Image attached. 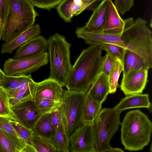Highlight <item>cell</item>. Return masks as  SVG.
<instances>
[{
	"mask_svg": "<svg viewBox=\"0 0 152 152\" xmlns=\"http://www.w3.org/2000/svg\"><path fill=\"white\" fill-rule=\"evenodd\" d=\"M0 144L4 152H22L26 144L20 139L0 128Z\"/></svg>",
	"mask_w": 152,
	"mask_h": 152,
	"instance_id": "7402d4cb",
	"label": "cell"
},
{
	"mask_svg": "<svg viewBox=\"0 0 152 152\" xmlns=\"http://www.w3.org/2000/svg\"><path fill=\"white\" fill-rule=\"evenodd\" d=\"M34 102L42 115L50 113L62 104V101L47 99H42Z\"/></svg>",
	"mask_w": 152,
	"mask_h": 152,
	"instance_id": "1f68e13d",
	"label": "cell"
},
{
	"mask_svg": "<svg viewBox=\"0 0 152 152\" xmlns=\"http://www.w3.org/2000/svg\"><path fill=\"white\" fill-rule=\"evenodd\" d=\"M70 152H95L92 123H83L69 138Z\"/></svg>",
	"mask_w": 152,
	"mask_h": 152,
	"instance_id": "9c48e42d",
	"label": "cell"
},
{
	"mask_svg": "<svg viewBox=\"0 0 152 152\" xmlns=\"http://www.w3.org/2000/svg\"><path fill=\"white\" fill-rule=\"evenodd\" d=\"M32 143L36 152H58L51 138L43 137L33 133Z\"/></svg>",
	"mask_w": 152,
	"mask_h": 152,
	"instance_id": "484cf974",
	"label": "cell"
},
{
	"mask_svg": "<svg viewBox=\"0 0 152 152\" xmlns=\"http://www.w3.org/2000/svg\"><path fill=\"white\" fill-rule=\"evenodd\" d=\"M35 83L31 74L27 75L18 87L7 94L11 106L23 101L33 99Z\"/></svg>",
	"mask_w": 152,
	"mask_h": 152,
	"instance_id": "2e32d148",
	"label": "cell"
},
{
	"mask_svg": "<svg viewBox=\"0 0 152 152\" xmlns=\"http://www.w3.org/2000/svg\"><path fill=\"white\" fill-rule=\"evenodd\" d=\"M33 133L43 137L51 138L56 129L51 121L49 113L42 115L31 129Z\"/></svg>",
	"mask_w": 152,
	"mask_h": 152,
	"instance_id": "cb8c5ba5",
	"label": "cell"
},
{
	"mask_svg": "<svg viewBox=\"0 0 152 152\" xmlns=\"http://www.w3.org/2000/svg\"><path fill=\"white\" fill-rule=\"evenodd\" d=\"M87 92L64 90L61 105V126L67 141L83 123V104Z\"/></svg>",
	"mask_w": 152,
	"mask_h": 152,
	"instance_id": "8992f818",
	"label": "cell"
},
{
	"mask_svg": "<svg viewBox=\"0 0 152 152\" xmlns=\"http://www.w3.org/2000/svg\"><path fill=\"white\" fill-rule=\"evenodd\" d=\"M48 41L42 35H39L25 42L17 48L14 59L36 55L47 52Z\"/></svg>",
	"mask_w": 152,
	"mask_h": 152,
	"instance_id": "9a60e30c",
	"label": "cell"
},
{
	"mask_svg": "<svg viewBox=\"0 0 152 152\" xmlns=\"http://www.w3.org/2000/svg\"><path fill=\"white\" fill-rule=\"evenodd\" d=\"M106 152H124L123 149L120 148H114L111 147Z\"/></svg>",
	"mask_w": 152,
	"mask_h": 152,
	"instance_id": "b9f144b4",
	"label": "cell"
},
{
	"mask_svg": "<svg viewBox=\"0 0 152 152\" xmlns=\"http://www.w3.org/2000/svg\"><path fill=\"white\" fill-rule=\"evenodd\" d=\"M134 19H125L121 17L112 0H110L102 32L112 35L121 36L125 28Z\"/></svg>",
	"mask_w": 152,
	"mask_h": 152,
	"instance_id": "7c38bea8",
	"label": "cell"
},
{
	"mask_svg": "<svg viewBox=\"0 0 152 152\" xmlns=\"http://www.w3.org/2000/svg\"><path fill=\"white\" fill-rule=\"evenodd\" d=\"M103 50L107 52L116 58H119L122 61L125 52V49L119 45L111 43L105 44L101 45Z\"/></svg>",
	"mask_w": 152,
	"mask_h": 152,
	"instance_id": "d6a6232c",
	"label": "cell"
},
{
	"mask_svg": "<svg viewBox=\"0 0 152 152\" xmlns=\"http://www.w3.org/2000/svg\"><path fill=\"white\" fill-rule=\"evenodd\" d=\"M5 75V74L3 71L0 68V84L3 80Z\"/></svg>",
	"mask_w": 152,
	"mask_h": 152,
	"instance_id": "7bdbcfd3",
	"label": "cell"
},
{
	"mask_svg": "<svg viewBox=\"0 0 152 152\" xmlns=\"http://www.w3.org/2000/svg\"><path fill=\"white\" fill-rule=\"evenodd\" d=\"M1 25H3L2 24V23H1V21L0 20V26H1Z\"/></svg>",
	"mask_w": 152,
	"mask_h": 152,
	"instance_id": "7dc6e473",
	"label": "cell"
},
{
	"mask_svg": "<svg viewBox=\"0 0 152 152\" xmlns=\"http://www.w3.org/2000/svg\"><path fill=\"white\" fill-rule=\"evenodd\" d=\"M141 107L149 109L151 107L148 94H137L126 96L113 108L121 113L128 109Z\"/></svg>",
	"mask_w": 152,
	"mask_h": 152,
	"instance_id": "d6986e66",
	"label": "cell"
},
{
	"mask_svg": "<svg viewBox=\"0 0 152 152\" xmlns=\"http://www.w3.org/2000/svg\"><path fill=\"white\" fill-rule=\"evenodd\" d=\"M134 0H114V5L122 15L129 11L134 5Z\"/></svg>",
	"mask_w": 152,
	"mask_h": 152,
	"instance_id": "836d02e7",
	"label": "cell"
},
{
	"mask_svg": "<svg viewBox=\"0 0 152 152\" xmlns=\"http://www.w3.org/2000/svg\"><path fill=\"white\" fill-rule=\"evenodd\" d=\"M10 6V0H0V20L3 27L6 22Z\"/></svg>",
	"mask_w": 152,
	"mask_h": 152,
	"instance_id": "8d00e7d4",
	"label": "cell"
},
{
	"mask_svg": "<svg viewBox=\"0 0 152 152\" xmlns=\"http://www.w3.org/2000/svg\"><path fill=\"white\" fill-rule=\"evenodd\" d=\"M101 0H82L83 4H86L88 6V10H93L95 7V5L98 1Z\"/></svg>",
	"mask_w": 152,
	"mask_h": 152,
	"instance_id": "ab89813d",
	"label": "cell"
},
{
	"mask_svg": "<svg viewBox=\"0 0 152 152\" xmlns=\"http://www.w3.org/2000/svg\"><path fill=\"white\" fill-rule=\"evenodd\" d=\"M102 105L87 92L83 106V123H93L102 110Z\"/></svg>",
	"mask_w": 152,
	"mask_h": 152,
	"instance_id": "603a6c76",
	"label": "cell"
},
{
	"mask_svg": "<svg viewBox=\"0 0 152 152\" xmlns=\"http://www.w3.org/2000/svg\"><path fill=\"white\" fill-rule=\"evenodd\" d=\"M121 126V140L126 150L140 151L150 142L152 123L140 110H133L127 113Z\"/></svg>",
	"mask_w": 152,
	"mask_h": 152,
	"instance_id": "7a4b0ae2",
	"label": "cell"
},
{
	"mask_svg": "<svg viewBox=\"0 0 152 152\" xmlns=\"http://www.w3.org/2000/svg\"><path fill=\"white\" fill-rule=\"evenodd\" d=\"M99 45L84 49L72 66L65 87L67 90L87 92L101 71L104 56Z\"/></svg>",
	"mask_w": 152,
	"mask_h": 152,
	"instance_id": "6da1fadb",
	"label": "cell"
},
{
	"mask_svg": "<svg viewBox=\"0 0 152 152\" xmlns=\"http://www.w3.org/2000/svg\"><path fill=\"white\" fill-rule=\"evenodd\" d=\"M0 117H5L18 121L12 110L7 94L0 87Z\"/></svg>",
	"mask_w": 152,
	"mask_h": 152,
	"instance_id": "f546056e",
	"label": "cell"
},
{
	"mask_svg": "<svg viewBox=\"0 0 152 152\" xmlns=\"http://www.w3.org/2000/svg\"><path fill=\"white\" fill-rule=\"evenodd\" d=\"M3 25L0 26V41L1 39L3 29Z\"/></svg>",
	"mask_w": 152,
	"mask_h": 152,
	"instance_id": "f6af8a7d",
	"label": "cell"
},
{
	"mask_svg": "<svg viewBox=\"0 0 152 152\" xmlns=\"http://www.w3.org/2000/svg\"><path fill=\"white\" fill-rule=\"evenodd\" d=\"M10 119H11L5 117H0V128L18 138L23 140L10 123Z\"/></svg>",
	"mask_w": 152,
	"mask_h": 152,
	"instance_id": "74e56055",
	"label": "cell"
},
{
	"mask_svg": "<svg viewBox=\"0 0 152 152\" xmlns=\"http://www.w3.org/2000/svg\"><path fill=\"white\" fill-rule=\"evenodd\" d=\"M11 108L18 121L31 129L42 115L33 99L19 102L11 106Z\"/></svg>",
	"mask_w": 152,
	"mask_h": 152,
	"instance_id": "8fae6325",
	"label": "cell"
},
{
	"mask_svg": "<svg viewBox=\"0 0 152 152\" xmlns=\"http://www.w3.org/2000/svg\"><path fill=\"white\" fill-rule=\"evenodd\" d=\"M63 87L55 80L49 77L35 83L33 100L34 102L42 99L62 101Z\"/></svg>",
	"mask_w": 152,
	"mask_h": 152,
	"instance_id": "4fadbf2b",
	"label": "cell"
},
{
	"mask_svg": "<svg viewBox=\"0 0 152 152\" xmlns=\"http://www.w3.org/2000/svg\"><path fill=\"white\" fill-rule=\"evenodd\" d=\"M0 152H4L3 149L0 144Z\"/></svg>",
	"mask_w": 152,
	"mask_h": 152,
	"instance_id": "bcb514c9",
	"label": "cell"
},
{
	"mask_svg": "<svg viewBox=\"0 0 152 152\" xmlns=\"http://www.w3.org/2000/svg\"><path fill=\"white\" fill-rule=\"evenodd\" d=\"M10 123L26 144L33 147L32 143L33 132L32 130L22 125L18 121L12 119L10 120Z\"/></svg>",
	"mask_w": 152,
	"mask_h": 152,
	"instance_id": "4dcf8cb0",
	"label": "cell"
},
{
	"mask_svg": "<svg viewBox=\"0 0 152 152\" xmlns=\"http://www.w3.org/2000/svg\"><path fill=\"white\" fill-rule=\"evenodd\" d=\"M48 41L49 77L65 87L72 66L70 61V43L58 33L50 36Z\"/></svg>",
	"mask_w": 152,
	"mask_h": 152,
	"instance_id": "3957f363",
	"label": "cell"
},
{
	"mask_svg": "<svg viewBox=\"0 0 152 152\" xmlns=\"http://www.w3.org/2000/svg\"><path fill=\"white\" fill-rule=\"evenodd\" d=\"M122 61L123 66V74L133 71L142 69L148 70L151 68L142 58L127 49L125 50Z\"/></svg>",
	"mask_w": 152,
	"mask_h": 152,
	"instance_id": "44dd1931",
	"label": "cell"
},
{
	"mask_svg": "<svg viewBox=\"0 0 152 152\" xmlns=\"http://www.w3.org/2000/svg\"><path fill=\"white\" fill-rule=\"evenodd\" d=\"M123 71L122 61L119 58L115 60L108 76L109 94L114 93L119 86L118 80L121 73Z\"/></svg>",
	"mask_w": 152,
	"mask_h": 152,
	"instance_id": "d4e9b609",
	"label": "cell"
},
{
	"mask_svg": "<svg viewBox=\"0 0 152 152\" xmlns=\"http://www.w3.org/2000/svg\"><path fill=\"white\" fill-rule=\"evenodd\" d=\"M108 77L100 72L87 92L94 99L102 104L109 94Z\"/></svg>",
	"mask_w": 152,
	"mask_h": 152,
	"instance_id": "ffe728a7",
	"label": "cell"
},
{
	"mask_svg": "<svg viewBox=\"0 0 152 152\" xmlns=\"http://www.w3.org/2000/svg\"><path fill=\"white\" fill-rule=\"evenodd\" d=\"M26 75L15 76L5 74L0 84V87L7 94H8L18 87L21 81L26 77Z\"/></svg>",
	"mask_w": 152,
	"mask_h": 152,
	"instance_id": "f1b7e54d",
	"label": "cell"
},
{
	"mask_svg": "<svg viewBox=\"0 0 152 152\" xmlns=\"http://www.w3.org/2000/svg\"><path fill=\"white\" fill-rule=\"evenodd\" d=\"M74 0H62L58 5L57 11L61 18L66 22H70L75 15L73 10Z\"/></svg>",
	"mask_w": 152,
	"mask_h": 152,
	"instance_id": "83f0119b",
	"label": "cell"
},
{
	"mask_svg": "<svg viewBox=\"0 0 152 152\" xmlns=\"http://www.w3.org/2000/svg\"><path fill=\"white\" fill-rule=\"evenodd\" d=\"M75 33L77 37L83 40L85 43L88 44L101 45L105 44L111 43L126 49L121 39V36L110 35L102 32H92L86 29L83 27H77Z\"/></svg>",
	"mask_w": 152,
	"mask_h": 152,
	"instance_id": "5bb4252c",
	"label": "cell"
},
{
	"mask_svg": "<svg viewBox=\"0 0 152 152\" xmlns=\"http://www.w3.org/2000/svg\"><path fill=\"white\" fill-rule=\"evenodd\" d=\"M152 32L147 21L138 18L124 29L120 36L126 49L137 54L152 68Z\"/></svg>",
	"mask_w": 152,
	"mask_h": 152,
	"instance_id": "5b68a950",
	"label": "cell"
},
{
	"mask_svg": "<svg viewBox=\"0 0 152 152\" xmlns=\"http://www.w3.org/2000/svg\"><path fill=\"white\" fill-rule=\"evenodd\" d=\"M74 3L77 5H82L83 4L82 0H74Z\"/></svg>",
	"mask_w": 152,
	"mask_h": 152,
	"instance_id": "ee69618b",
	"label": "cell"
},
{
	"mask_svg": "<svg viewBox=\"0 0 152 152\" xmlns=\"http://www.w3.org/2000/svg\"><path fill=\"white\" fill-rule=\"evenodd\" d=\"M148 70L142 69L123 74L120 87L126 96L142 93L148 82Z\"/></svg>",
	"mask_w": 152,
	"mask_h": 152,
	"instance_id": "30bf717a",
	"label": "cell"
},
{
	"mask_svg": "<svg viewBox=\"0 0 152 152\" xmlns=\"http://www.w3.org/2000/svg\"><path fill=\"white\" fill-rule=\"evenodd\" d=\"M48 61L47 52L17 59L9 58L4 62L3 72L8 76L26 75L36 71L47 65Z\"/></svg>",
	"mask_w": 152,
	"mask_h": 152,
	"instance_id": "ba28073f",
	"label": "cell"
},
{
	"mask_svg": "<svg viewBox=\"0 0 152 152\" xmlns=\"http://www.w3.org/2000/svg\"><path fill=\"white\" fill-rule=\"evenodd\" d=\"M115 58L107 53L104 56L101 71L108 77L112 65Z\"/></svg>",
	"mask_w": 152,
	"mask_h": 152,
	"instance_id": "d590c367",
	"label": "cell"
},
{
	"mask_svg": "<svg viewBox=\"0 0 152 152\" xmlns=\"http://www.w3.org/2000/svg\"><path fill=\"white\" fill-rule=\"evenodd\" d=\"M40 27L38 24L33 25L27 30L12 39L2 44L1 53L11 54L14 50L29 40L39 35Z\"/></svg>",
	"mask_w": 152,
	"mask_h": 152,
	"instance_id": "ac0fdd59",
	"label": "cell"
},
{
	"mask_svg": "<svg viewBox=\"0 0 152 152\" xmlns=\"http://www.w3.org/2000/svg\"><path fill=\"white\" fill-rule=\"evenodd\" d=\"M121 113L113 108H104L92 123L95 152H105L111 147L110 140L120 124Z\"/></svg>",
	"mask_w": 152,
	"mask_h": 152,
	"instance_id": "52a82bcc",
	"label": "cell"
},
{
	"mask_svg": "<svg viewBox=\"0 0 152 152\" xmlns=\"http://www.w3.org/2000/svg\"><path fill=\"white\" fill-rule=\"evenodd\" d=\"M38 14L28 0H10L9 12L1 39L8 42L34 25Z\"/></svg>",
	"mask_w": 152,
	"mask_h": 152,
	"instance_id": "277c9868",
	"label": "cell"
},
{
	"mask_svg": "<svg viewBox=\"0 0 152 152\" xmlns=\"http://www.w3.org/2000/svg\"><path fill=\"white\" fill-rule=\"evenodd\" d=\"M22 152H36L34 147L26 144Z\"/></svg>",
	"mask_w": 152,
	"mask_h": 152,
	"instance_id": "60d3db41",
	"label": "cell"
},
{
	"mask_svg": "<svg viewBox=\"0 0 152 152\" xmlns=\"http://www.w3.org/2000/svg\"><path fill=\"white\" fill-rule=\"evenodd\" d=\"M110 0H102L93 10V13L83 27L92 32H102Z\"/></svg>",
	"mask_w": 152,
	"mask_h": 152,
	"instance_id": "e0dca14e",
	"label": "cell"
},
{
	"mask_svg": "<svg viewBox=\"0 0 152 152\" xmlns=\"http://www.w3.org/2000/svg\"><path fill=\"white\" fill-rule=\"evenodd\" d=\"M61 106L49 113L51 121L56 129L61 124Z\"/></svg>",
	"mask_w": 152,
	"mask_h": 152,
	"instance_id": "f35d334b",
	"label": "cell"
},
{
	"mask_svg": "<svg viewBox=\"0 0 152 152\" xmlns=\"http://www.w3.org/2000/svg\"><path fill=\"white\" fill-rule=\"evenodd\" d=\"M58 152H69V143L67 141L61 125L57 128L51 138Z\"/></svg>",
	"mask_w": 152,
	"mask_h": 152,
	"instance_id": "4316f807",
	"label": "cell"
},
{
	"mask_svg": "<svg viewBox=\"0 0 152 152\" xmlns=\"http://www.w3.org/2000/svg\"><path fill=\"white\" fill-rule=\"evenodd\" d=\"M34 6L41 9L50 10L58 5L62 0H28Z\"/></svg>",
	"mask_w": 152,
	"mask_h": 152,
	"instance_id": "e575fe53",
	"label": "cell"
}]
</instances>
